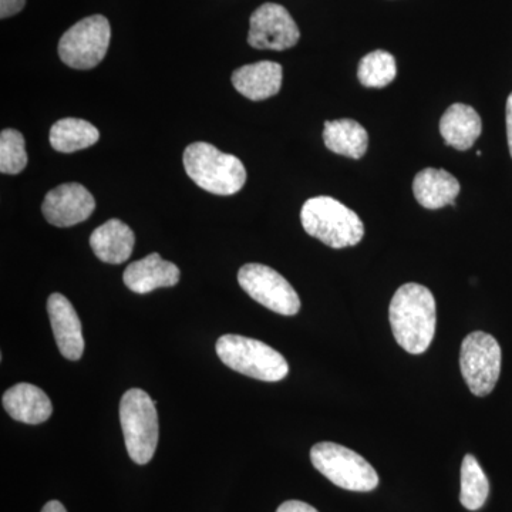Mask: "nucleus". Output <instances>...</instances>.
<instances>
[{"mask_svg": "<svg viewBox=\"0 0 512 512\" xmlns=\"http://www.w3.org/2000/svg\"><path fill=\"white\" fill-rule=\"evenodd\" d=\"M120 421L128 456L140 466L150 463L158 444L156 402L144 390H128L120 402Z\"/></svg>", "mask_w": 512, "mask_h": 512, "instance_id": "39448f33", "label": "nucleus"}, {"mask_svg": "<svg viewBox=\"0 0 512 512\" xmlns=\"http://www.w3.org/2000/svg\"><path fill=\"white\" fill-rule=\"evenodd\" d=\"M483 130L481 117L467 104H453L448 107L440 121V133L447 146L457 150H468L480 137Z\"/></svg>", "mask_w": 512, "mask_h": 512, "instance_id": "a211bd4d", "label": "nucleus"}, {"mask_svg": "<svg viewBox=\"0 0 512 512\" xmlns=\"http://www.w3.org/2000/svg\"><path fill=\"white\" fill-rule=\"evenodd\" d=\"M232 84L238 93L249 100L269 99L281 90L282 66L268 60L247 64L232 73Z\"/></svg>", "mask_w": 512, "mask_h": 512, "instance_id": "2eb2a0df", "label": "nucleus"}, {"mask_svg": "<svg viewBox=\"0 0 512 512\" xmlns=\"http://www.w3.org/2000/svg\"><path fill=\"white\" fill-rule=\"evenodd\" d=\"M507 137L508 147H510V153L512 157V93L507 100Z\"/></svg>", "mask_w": 512, "mask_h": 512, "instance_id": "a878e982", "label": "nucleus"}, {"mask_svg": "<svg viewBox=\"0 0 512 512\" xmlns=\"http://www.w3.org/2000/svg\"><path fill=\"white\" fill-rule=\"evenodd\" d=\"M94 208L93 195L79 183L62 184L47 192L42 205L47 222L59 228L73 227L89 220Z\"/></svg>", "mask_w": 512, "mask_h": 512, "instance_id": "9b49d317", "label": "nucleus"}, {"mask_svg": "<svg viewBox=\"0 0 512 512\" xmlns=\"http://www.w3.org/2000/svg\"><path fill=\"white\" fill-rule=\"evenodd\" d=\"M185 173L202 190L234 195L247 183V170L239 158L208 143H192L184 151Z\"/></svg>", "mask_w": 512, "mask_h": 512, "instance_id": "7ed1b4c3", "label": "nucleus"}, {"mask_svg": "<svg viewBox=\"0 0 512 512\" xmlns=\"http://www.w3.org/2000/svg\"><path fill=\"white\" fill-rule=\"evenodd\" d=\"M276 512H319L312 505L303 503V501L291 500L285 501L284 504L279 505Z\"/></svg>", "mask_w": 512, "mask_h": 512, "instance_id": "393cba45", "label": "nucleus"}, {"mask_svg": "<svg viewBox=\"0 0 512 512\" xmlns=\"http://www.w3.org/2000/svg\"><path fill=\"white\" fill-rule=\"evenodd\" d=\"M302 227L311 237L330 248L355 247L365 235V227L355 211L332 197L311 198L303 204Z\"/></svg>", "mask_w": 512, "mask_h": 512, "instance_id": "f03ea898", "label": "nucleus"}, {"mask_svg": "<svg viewBox=\"0 0 512 512\" xmlns=\"http://www.w3.org/2000/svg\"><path fill=\"white\" fill-rule=\"evenodd\" d=\"M301 32L284 6L265 3L249 19L248 43L255 49L286 50L299 42Z\"/></svg>", "mask_w": 512, "mask_h": 512, "instance_id": "9d476101", "label": "nucleus"}, {"mask_svg": "<svg viewBox=\"0 0 512 512\" xmlns=\"http://www.w3.org/2000/svg\"><path fill=\"white\" fill-rule=\"evenodd\" d=\"M215 349L222 363L241 375L262 382H279L288 376L285 357L261 340L225 335L218 339Z\"/></svg>", "mask_w": 512, "mask_h": 512, "instance_id": "20e7f679", "label": "nucleus"}, {"mask_svg": "<svg viewBox=\"0 0 512 512\" xmlns=\"http://www.w3.org/2000/svg\"><path fill=\"white\" fill-rule=\"evenodd\" d=\"M134 232L123 221L113 218L94 229L90 247L94 255L106 264L119 265L133 254Z\"/></svg>", "mask_w": 512, "mask_h": 512, "instance_id": "dca6fc26", "label": "nucleus"}, {"mask_svg": "<svg viewBox=\"0 0 512 512\" xmlns=\"http://www.w3.org/2000/svg\"><path fill=\"white\" fill-rule=\"evenodd\" d=\"M110 39L109 20L101 15L89 16L64 33L59 42L60 59L72 69H93L106 56Z\"/></svg>", "mask_w": 512, "mask_h": 512, "instance_id": "6e6552de", "label": "nucleus"}, {"mask_svg": "<svg viewBox=\"0 0 512 512\" xmlns=\"http://www.w3.org/2000/svg\"><path fill=\"white\" fill-rule=\"evenodd\" d=\"M460 183L447 171L437 168H426L414 178L413 192L417 202L427 210H439L446 205H456L460 194Z\"/></svg>", "mask_w": 512, "mask_h": 512, "instance_id": "f3484780", "label": "nucleus"}, {"mask_svg": "<svg viewBox=\"0 0 512 512\" xmlns=\"http://www.w3.org/2000/svg\"><path fill=\"white\" fill-rule=\"evenodd\" d=\"M323 141L333 153L355 160L365 156L369 146V136L365 127L349 119L326 121Z\"/></svg>", "mask_w": 512, "mask_h": 512, "instance_id": "6ab92c4d", "label": "nucleus"}, {"mask_svg": "<svg viewBox=\"0 0 512 512\" xmlns=\"http://www.w3.org/2000/svg\"><path fill=\"white\" fill-rule=\"evenodd\" d=\"M241 288L254 301L279 315L293 316L301 309V299L288 281L275 269L262 264H247L238 272Z\"/></svg>", "mask_w": 512, "mask_h": 512, "instance_id": "1a4fd4ad", "label": "nucleus"}, {"mask_svg": "<svg viewBox=\"0 0 512 512\" xmlns=\"http://www.w3.org/2000/svg\"><path fill=\"white\" fill-rule=\"evenodd\" d=\"M26 0H0V18L8 19L25 8Z\"/></svg>", "mask_w": 512, "mask_h": 512, "instance_id": "b1692460", "label": "nucleus"}, {"mask_svg": "<svg viewBox=\"0 0 512 512\" xmlns=\"http://www.w3.org/2000/svg\"><path fill=\"white\" fill-rule=\"evenodd\" d=\"M49 140L56 151L69 154L94 146L100 133L89 121L67 117L53 124Z\"/></svg>", "mask_w": 512, "mask_h": 512, "instance_id": "aec40b11", "label": "nucleus"}, {"mask_svg": "<svg viewBox=\"0 0 512 512\" xmlns=\"http://www.w3.org/2000/svg\"><path fill=\"white\" fill-rule=\"evenodd\" d=\"M397 67L394 56L384 50H376L363 57L357 76L360 83L370 89H382L396 79Z\"/></svg>", "mask_w": 512, "mask_h": 512, "instance_id": "4be33fe9", "label": "nucleus"}, {"mask_svg": "<svg viewBox=\"0 0 512 512\" xmlns=\"http://www.w3.org/2000/svg\"><path fill=\"white\" fill-rule=\"evenodd\" d=\"M460 369L474 396H488L500 379V343L480 330L470 333L461 343Z\"/></svg>", "mask_w": 512, "mask_h": 512, "instance_id": "0eeeda50", "label": "nucleus"}, {"mask_svg": "<svg viewBox=\"0 0 512 512\" xmlns=\"http://www.w3.org/2000/svg\"><path fill=\"white\" fill-rule=\"evenodd\" d=\"M28 165L25 137L18 130L6 128L0 134V171L3 174L22 173Z\"/></svg>", "mask_w": 512, "mask_h": 512, "instance_id": "5701e85b", "label": "nucleus"}, {"mask_svg": "<svg viewBox=\"0 0 512 512\" xmlns=\"http://www.w3.org/2000/svg\"><path fill=\"white\" fill-rule=\"evenodd\" d=\"M50 325L55 335L57 348L66 359L79 360L84 352L82 322L72 303L62 293H53L47 299Z\"/></svg>", "mask_w": 512, "mask_h": 512, "instance_id": "f8f14e48", "label": "nucleus"}, {"mask_svg": "<svg viewBox=\"0 0 512 512\" xmlns=\"http://www.w3.org/2000/svg\"><path fill=\"white\" fill-rule=\"evenodd\" d=\"M42 512H67L66 508H64V505L62 503H59V501H49L43 507Z\"/></svg>", "mask_w": 512, "mask_h": 512, "instance_id": "bb28decb", "label": "nucleus"}, {"mask_svg": "<svg viewBox=\"0 0 512 512\" xmlns=\"http://www.w3.org/2000/svg\"><path fill=\"white\" fill-rule=\"evenodd\" d=\"M490 494V483L477 458L467 454L461 464L460 501L470 511L480 510Z\"/></svg>", "mask_w": 512, "mask_h": 512, "instance_id": "412c9836", "label": "nucleus"}, {"mask_svg": "<svg viewBox=\"0 0 512 512\" xmlns=\"http://www.w3.org/2000/svg\"><path fill=\"white\" fill-rule=\"evenodd\" d=\"M313 467L343 490L369 493L379 485V476L372 464L356 451L340 444L323 441L311 450Z\"/></svg>", "mask_w": 512, "mask_h": 512, "instance_id": "423d86ee", "label": "nucleus"}, {"mask_svg": "<svg viewBox=\"0 0 512 512\" xmlns=\"http://www.w3.org/2000/svg\"><path fill=\"white\" fill-rule=\"evenodd\" d=\"M394 339L410 355H421L436 335L437 309L433 293L420 284H404L389 308Z\"/></svg>", "mask_w": 512, "mask_h": 512, "instance_id": "f257e3e1", "label": "nucleus"}, {"mask_svg": "<svg viewBox=\"0 0 512 512\" xmlns=\"http://www.w3.org/2000/svg\"><path fill=\"white\" fill-rule=\"evenodd\" d=\"M3 407L12 419L25 424H42L53 413L49 396L40 387L19 383L3 394Z\"/></svg>", "mask_w": 512, "mask_h": 512, "instance_id": "4468645a", "label": "nucleus"}, {"mask_svg": "<svg viewBox=\"0 0 512 512\" xmlns=\"http://www.w3.org/2000/svg\"><path fill=\"white\" fill-rule=\"evenodd\" d=\"M124 285L131 292L146 295L158 288H171L180 281V269L160 255L150 254L127 266L123 275Z\"/></svg>", "mask_w": 512, "mask_h": 512, "instance_id": "ddd939ff", "label": "nucleus"}]
</instances>
